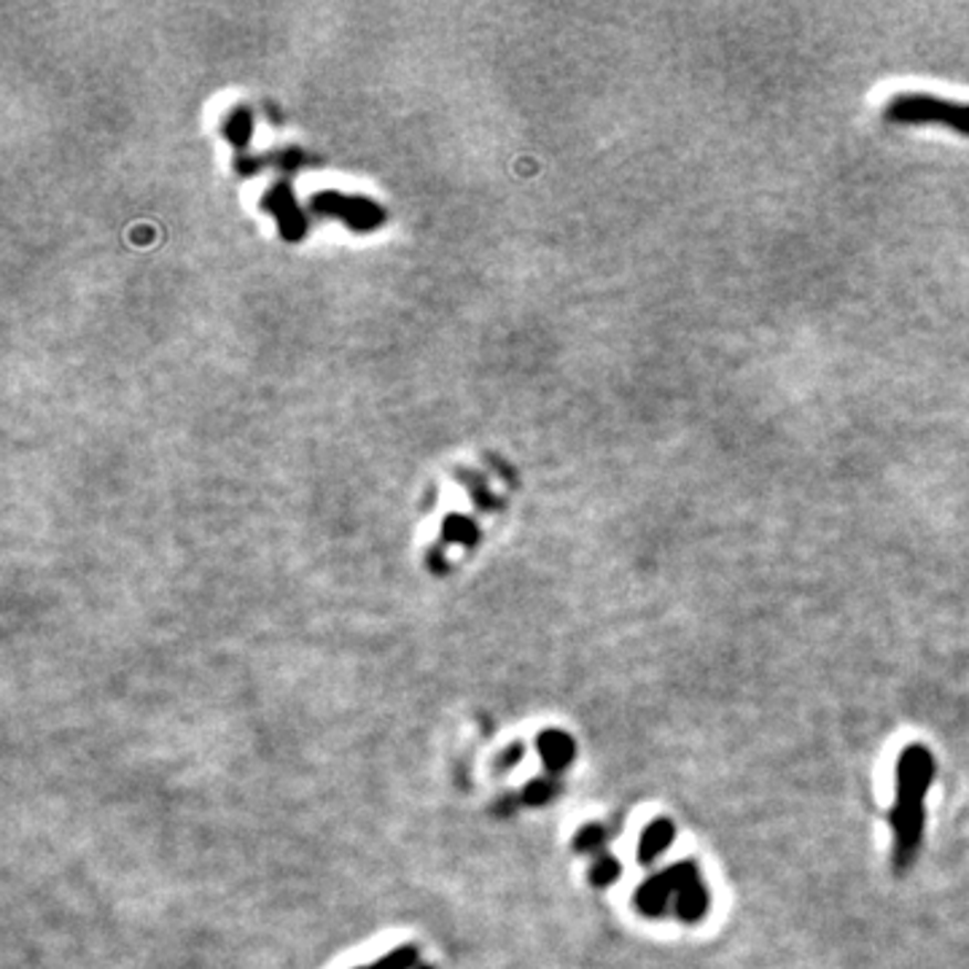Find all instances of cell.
<instances>
[{
  "label": "cell",
  "instance_id": "cell-11",
  "mask_svg": "<svg viewBox=\"0 0 969 969\" xmlns=\"http://www.w3.org/2000/svg\"><path fill=\"white\" fill-rule=\"evenodd\" d=\"M604 843H606V830L601 827V824H587V827L576 832L574 851L576 854H593V851L604 848Z\"/></svg>",
  "mask_w": 969,
  "mask_h": 969
},
{
  "label": "cell",
  "instance_id": "cell-3",
  "mask_svg": "<svg viewBox=\"0 0 969 969\" xmlns=\"http://www.w3.org/2000/svg\"><path fill=\"white\" fill-rule=\"evenodd\" d=\"M536 749H539V757H542L546 773H563V770L569 768L571 762H574V754H576L574 738H571L569 732L555 730V727L539 732Z\"/></svg>",
  "mask_w": 969,
  "mask_h": 969
},
{
  "label": "cell",
  "instance_id": "cell-12",
  "mask_svg": "<svg viewBox=\"0 0 969 969\" xmlns=\"http://www.w3.org/2000/svg\"><path fill=\"white\" fill-rule=\"evenodd\" d=\"M617 875H619V862L614 859L612 854H601L598 859L593 862V867H590V881H593V886L598 888L614 884Z\"/></svg>",
  "mask_w": 969,
  "mask_h": 969
},
{
  "label": "cell",
  "instance_id": "cell-5",
  "mask_svg": "<svg viewBox=\"0 0 969 969\" xmlns=\"http://www.w3.org/2000/svg\"><path fill=\"white\" fill-rule=\"evenodd\" d=\"M674 824L668 822V819H657V822H652L649 827L644 830L642 843H638V865H652V862L657 859V856L663 854V851L670 848V843H674Z\"/></svg>",
  "mask_w": 969,
  "mask_h": 969
},
{
  "label": "cell",
  "instance_id": "cell-14",
  "mask_svg": "<svg viewBox=\"0 0 969 969\" xmlns=\"http://www.w3.org/2000/svg\"><path fill=\"white\" fill-rule=\"evenodd\" d=\"M523 751H525L523 743H512V747H507L499 757H496V768H499V770H512L520 760H523Z\"/></svg>",
  "mask_w": 969,
  "mask_h": 969
},
{
  "label": "cell",
  "instance_id": "cell-13",
  "mask_svg": "<svg viewBox=\"0 0 969 969\" xmlns=\"http://www.w3.org/2000/svg\"><path fill=\"white\" fill-rule=\"evenodd\" d=\"M520 798H523V803L528 805H546L552 798H555V784H552L550 779H533L531 784H525Z\"/></svg>",
  "mask_w": 969,
  "mask_h": 969
},
{
  "label": "cell",
  "instance_id": "cell-1",
  "mask_svg": "<svg viewBox=\"0 0 969 969\" xmlns=\"http://www.w3.org/2000/svg\"><path fill=\"white\" fill-rule=\"evenodd\" d=\"M935 779V760L924 747H908L897 762V805L892 811L894 867L905 873L916 859L924 832V794Z\"/></svg>",
  "mask_w": 969,
  "mask_h": 969
},
{
  "label": "cell",
  "instance_id": "cell-8",
  "mask_svg": "<svg viewBox=\"0 0 969 969\" xmlns=\"http://www.w3.org/2000/svg\"><path fill=\"white\" fill-rule=\"evenodd\" d=\"M267 205H270V208L278 213V221H281L283 232L289 235L291 240L300 238V235L304 232V221H302L300 210H296L294 200H291L289 191H285V189H275V191H272V195H270V200H267Z\"/></svg>",
  "mask_w": 969,
  "mask_h": 969
},
{
  "label": "cell",
  "instance_id": "cell-10",
  "mask_svg": "<svg viewBox=\"0 0 969 969\" xmlns=\"http://www.w3.org/2000/svg\"><path fill=\"white\" fill-rule=\"evenodd\" d=\"M663 875H666V881L670 884V888H674V897L681 892V888L692 886L695 881H700L698 865H695V862H687V859L685 862H676V865L668 867Z\"/></svg>",
  "mask_w": 969,
  "mask_h": 969
},
{
  "label": "cell",
  "instance_id": "cell-9",
  "mask_svg": "<svg viewBox=\"0 0 969 969\" xmlns=\"http://www.w3.org/2000/svg\"><path fill=\"white\" fill-rule=\"evenodd\" d=\"M356 969H418V946H399L372 965Z\"/></svg>",
  "mask_w": 969,
  "mask_h": 969
},
{
  "label": "cell",
  "instance_id": "cell-15",
  "mask_svg": "<svg viewBox=\"0 0 969 969\" xmlns=\"http://www.w3.org/2000/svg\"><path fill=\"white\" fill-rule=\"evenodd\" d=\"M229 135H232L235 143H242L248 138V114L246 111H238V114L232 116V122H229Z\"/></svg>",
  "mask_w": 969,
  "mask_h": 969
},
{
  "label": "cell",
  "instance_id": "cell-4",
  "mask_svg": "<svg viewBox=\"0 0 969 969\" xmlns=\"http://www.w3.org/2000/svg\"><path fill=\"white\" fill-rule=\"evenodd\" d=\"M894 114L903 116V119H946L956 127H961L969 133V108L965 105H946L937 101H903L894 108Z\"/></svg>",
  "mask_w": 969,
  "mask_h": 969
},
{
  "label": "cell",
  "instance_id": "cell-2",
  "mask_svg": "<svg viewBox=\"0 0 969 969\" xmlns=\"http://www.w3.org/2000/svg\"><path fill=\"white\" fill-rule=\"evenodd\" d=\"M315 205H319L321 210H329V213L340 216V219H345L347 223H353V227L358 229H372L381 223V210H377L372 202L356 200V197L329 195V197H319Z\"/></svg>",
  "mask_w": 969,
  "mask_h": 969
},
{
  "label": "cell",
  "instance_id": "cell-16",
  "mask_svg": "<svg viewBox=\"0 0 969 969\" xmlns=\"http://www.w3.org/2000/svg\"><path fill=\"white\" fill-rule=\"evenodd\" d=\"M418 969H437L434 965H424V967H418Z\"/></svg>",
  "mask_w": 969,
  "mask_h": 969
},
{
  "label": "cell",
  "instance_id": "cell-7",
  "mask_svg": "<svg viewBox=\"0 0 969 969\" xmlns=\"http://www.w3.org/2000/svg\"><path fill=\"white\" fill-rule=\"evenodd\" d=\"M708 903H711V899H708L704 881H695L692 886L681 888V892L676 894V913L681 916V921L695 924L706 916Z\"/></svg>",
  "mask_w": 969,
  "mask_h": 969
},
{
  "label": "cell",
  "instance_id": "cell-6",
  "mask_svg": "<svg viewBox=\"0 0 969 969\" xmlns=\"http://www.w3.org/2000/svg\"><path fill=\"white\" fill-rule=\"evenodd\" d=\"M670 897H674V888H670L666 875L660 873L644 881L642 888L636 892V905L646 916H660L668 908Z\"/></svg>",
  "mask_w": 969,
  "mask_h": 969
}]
</instances>
